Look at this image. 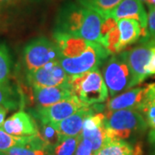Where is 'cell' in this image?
Returning a JSON list of instances; mask_svg holds the SVG:
<instances>
[{"label":"cell","mask_w":155,"mask_h":155,"mask_svg":"<svg viewBox=\"0 0 155 155\" xmlns=\"http://www.w3.org/2000/svg\"><path fill=\"white\" fill-rule=\"evenodd\" d=\"M148 143L150 145L151 155H155V129H151L148 134Z\"/></svg>","instance_id":"cell-30"},{"label":"cell","mask_w":155,"mask_h":155,"mask_svg":"<svg viewBox=\"0 0 155 155\" xmlns=\"http://www.w3.org/2000/svg\"><path fill=\"white\" fill-rule=\"evenodd\" d=\"M86 8L79 4L69 3L63 6L58 14L54 32L79 36L83 26Z\"/></svg>","instance_id":"cell-9"},{"label":"cell","mask_w":155,"mask_h":155,"mask_svg":"<svg viewBox=\"0 0 155 155\" xmlns=\"http://www.w3.org/2000/svg\"><path fill=\"white\" fill-rule=\"evenodd\" d=\"M67 78L68 74L61 67L60 61L49 62L27 73V80L32 87L58 86L66 83Z\"/></svg>","instance_id":"cell-8"},{"label":"cell","mask_w":155,"mask_h":155,"mask_svg":"<svg viewBox=\"0 0 155 155\" xmlns=\"http://www.w3.org/2000/svg\"><path fill=\"white\" fill-rule=\"evenodd\" d=\"M53 37L60 50L61 58H73L82 54L91 42L82 37L54 31Z\"/></svg>","instance_id":"cell-15"},{"label":"cell","mask_w":155,"mask_h":155,"mask_svg":"<svg viewBox=\"0 0 155 155\" xmlns=\"http://www.w3.org/2000/svg\"><path fill=\"white\" fill-rule=\"evenodd\" d=\"M139 111L143 115L147 126L155 129V84L147 85V92Z\"/></svg>","instance_id":"cell-21"},{"label":"cell","mask_w":155,"mask_h":155,"mask_svg":"<svg viewBox=\"0 0 155 155\" xmlns=\"http://www.w3.org/2000/svg\"><path fill=\"white\" fill-rule=\"evenodd\" d=\"M103 78L111 97L136 85L133 73L121 54L111 57L106 62L103 70Z\"/></svg>","instance_id":"cell-3"},{"label":"cell","mask_w":155,"mask_h":155,"mask_svg":"<svg viewBox=\"0 0 155 155\" xmlns=\"http://www.w3.org/2000/svg\"><path fill=\"white\" fill-rule=\"evenodd\" d=\"M147 72L148 74V76H152V75H155V48L153 54L151 57L148 66L147 67Z\"/></svg>","instance_id":"cell-31"},{"label":"cell","mask_w":155,"mask_h":155,"mask_svg":"<svg viewBox=\"0 0 155 155\" xmlns=\"http://www.w3.org/2000/svg\"><path fill=\"white\" fill-rule=\"evenodd\" d=\"M103 17L96 11L86 8V13L79 36L84 40L103 45L101 26Z\"/></svg>","instance_id":"cell-17"},{"label":"cell","mask_w":155,"mask_h":155,"mask_svg":"<svg viewBox=\"0 0 155 155\" xmlns=\"http://www.w3.org/2000/svg\"><path fill=\"white\" fill-rule=\"evenodd\" d=\"M147 36L142 40H153L155 41V7L149 8L147 15Z\"/></svg>","instance_id":"cell-28"},{"label":"cell","mask_w":155,"mask_h":155,"mask_svg":"<svg viewBox=\"0 0 155 155\" xmlns=\"http://www.w3.org/2000/svg\"><path fill=\"white\" fill-rule=\"evenodd\" d=\"M11 59L5 45H0V84L8 83L11 75Z\"/></svg>","instance_id":"cell-26"},{"label":"cell","mask_w":155,"mask_h":155,"mask_svg":"<svg viewBox=\"0 0 155 155\" xmlns=\"http://www.w3.org/2000/svg\"><path fill=\"white\" fill-rule=\"evenodd\" d=\"M67 83L72 94L84 107L101 104L109 97V91L98 69L82 74L68 75Z\"/></svg>","instance_id":"cell-1"},{"label":"cell","mask_w":155,"mask_h":155,"mask_svg":"<svg viewBox=\"0 0 155 155\" xmlns=\"http://www.w3.org/2000/svg\"><path fill=\"white\" fill-rule=\"evenodd\" d=\"M60 59V50L55 42L45 37H38L30 41L23 49V61L28 72L36 70Z\"/></svg>","instance_id":"cell-5"},{"label":"cell","mask_w":155,"mask_h":155,"mask_svg":"<svg viewBox=\"0 0 155 155\" xmlns=\"http://www.w3.org/2000/svg\"><path fill=\"white\" fill-rule=\"evenodd\" d=\"M8 109H6L4 106H0V127H2L4 122L5 121V117L8 113Z\"/></svg>","instance_id":"cell-32"},{"label":"cell","mask_w":155,"mask_h":155,"mask_svg":"<svg viewBox=\"0 0 155 155\" xmlns=\"http://www.w3.org/2000/svg\"><path fill=\"white\" fill-rule=\"evenodd\" d=\"M80 139V134L74 137H61L59 142L51 148L49 155H74Z\"/></svg>","instance_id":"cell-23"},{"label":"cell","mask_w":155,"mask_h":155,"mask_svg":"<svg viewBox=\"0 0 155 155\" xmlns=\"http://www.w3.org/2000/svg\"><path fill=\"white\" fill-rule=\"evenodd\" d=\"M140 147L134 148L126 140H112L104 145L95 155H137Z\"/></svg>","instance_id":"cell-20"},{"label":"cell","mask_w":155,"mask_h":155,"mask_svg":"<svg viewBox=\"0 0 155 155\" xmlns=\"http://www.w3.org/2000/svg\"><path fill=\"white\" fill-rule=\"evenodd\" d=\"M74 155H95V153L90 143L81 138Z\"/></svg>","instance_id":"cell-29"},{"label":"cell","mask_w":155,"mask_h":155,"mask_svg":"<svg viewBox=\"0 0 155 155\" xmlns=\"http://www.w3.org/2000/svg\"><path fill=\"white\" fill-rule=\"evenodd\" d=\"M108 17H113L116 21L121 19H134L138 21L142 30L141 38H147L148 17L140 0H122Z\"/></svg>","instance_id":"cell-11"},{"label":"cell","mask_w":155,"mask_h":155,"mask_svg":"<svg viewBox=\"0 0 155 155\" xmlns=\"http://www.w3.org/2000/svg\"><path fill=\"white\" fill-rule=\"evenodd\" d=\"M142 41V44L121 54V56L126 61L133 73L136 85L142 83L146 78L148 77L147 67L148 66L155 48V41L153 40Z\"/></svg>","instance_id":"cell-6"},{"label":"cell","mask_w":155,"mask_h":155,"mask_svg":"<svg viewBox=\"0 0 155 155\" xmlns=\"http://www.w3.org/2000/svg\"><path fill=\"white\" fill-rule=\"evenodd\" d=\"M80 136L90 143L95 153L107 142L105 114L101 111V109L86 117Z\"/></svg>","instance_id":"cell-10"},{"label":"cell","mask_w":155,"mask_h":155,"mask_svg":"<svg viewBox=\"0 0 155 155\" xmlns=\"http://www.w3.org/2000/svg\"><path fill=\"white\" fill-rule=\"evenodd\" d=\"M35 136H27V137L15 136L8 134L0 127V152L5 153L14 147L28 144Z\"/></svg>","instance_id":"cell-24"},{"label":"cell","mask_w":155,"mask_h":155,"mask_svg":"<svg viewBox=\"0 0 155 155\" xmlns=\"http://www.w3.org/2000/svg\"><path fill=\"white\" fill-rule=\"evenodd\" d=\"M80 5L96 11L101 17H106L110 15L122 0H77Z\"/></svg>","instance_id":"cell-22"},{"label":"cell","mask_w":155,"mask_h":155,"mask_svg":"<svg viewBox=\"0 0 155 155\" xmlns=\"http://www.w3.org/2000/svg\"><path fill=\"white\" fill-rule=\"evenodd\" d=\"M0 155H5V153H3V152H0Z\"/></svg>","instance_id":"cell-35"},{"label":"cell","mask_w":155,"mask_h":155,"mask_svg":"<svg viewBox=\"0 0 155 155\" xmlns=\"http://www.w3.org/2000/svg\"><path fill=\"white\" fill-rule=\"evenodd\" d=\"M97 104L89 107H83L72 116L62 120L61 122L52 124L61 137H74L81 134L84 122L86 117L98 110Z\"/></svg>","instance_id":"cell-13"},{"label":"cell","mask_w":155,"mask_h":155,"mask_svg":"<svg viewBox=\"0 0 155 155\" xmlns=\"http://www.w3.org/2000/svg\"><path fill=\"white\" fill-rule=\"evenodd\" d=\"M33 92L38 108L48 107L73 96L67 82L58 86L33 87Z\"/></svg>","instance_id":"cell-16"},{"label":"cell","mask_w":155,"mask_h":155,"mask_svg":"<svg viewBox=\"0 0 155 155\" xmlns=\"http://www.w3.org/2000/svg\"><path fill=\"white\" fill-rule=\"evenodd\" d=\"M51 148L40 135H37L28 144L14 147L5 153V155H49Z\"/></svg>","instance_id":"cell-19"},{"label":"cell","mask_w":155,"mask_h":155,"mask_svg":"<svg viewBox=\"0 0 155 155\" xmlns=\"http://www.w3.org/2000/svg\"><path fill=\"white\" fill-rule=\"evenodd\" d=\"M119 42H120V30L117 25L108 34L105 39L104 47L110 54H116L119 52L118 51Z\"/></svg>","instance_id":"cell-27"},{"label":"cell","mask_w":155,"mask_h":155,"mask_svg":"<svg viewBox=\"0 0 155 155\" xmlns=\"http://www.w3.org/2000/svg\"><path fill=\"white\" fill-rule=\"evenodd\" d=\"M11 0H0V4H4V3H7V2H10Z\"/></svg>","instance_id":"cell-33"},{"label":"cell","mask_w":155,"mask_h":155,"mask_svg":"<svg viewBox=\"0 0 155 155\" xmlns=\"http://www.w3.org/2000/svg\"><path fill=\"white\" fill-rule=\"evenodd\" d=\"M20 105V98L17 92L7 84H0V106L8 110H15Z\"/></svg>","instance_id":"cell-25"},{"label":"cell","mask_w":155,"mask_h":155,"mask_svg":"<svg viewBox=\"0 0 155 155\" xmlns=\"http://www.w3.org/2000/svg\"><path fill=\"white\" fill-rule=\"evenodd\" d=\"M1 128L15 136L27 137L39 135L36 122L29 114L22 110L7 118Z\"/></svg>","instance_id":"cell-12"},{"label":"cell","mask_w":155,"mask_h":155,"mask_svg":"<svg viewBox=\"0 0 155 155\" xmlns=\"http://www.w3.org/2000/svg\"><path fill=\"white\" fill-rule=\"evenodd\" d=\"M83 107L84 106L79 102V100L72 96L48 107L37 108L35 110H33L32 115L41 124H54L72 116Z\"/></svg>","instance_id":"cell-7"},{"label":"cell","mask_w":155,"mask_h":155,"mask_svg":"<svg viewBox=\"0 0 155 155\" xmlns=\"http://www.w3.org/2000/svg\"><path fill=\"white\" fill-rule=\"evenodd\" d=\"M110 54L105 47L91 41L82 54L73 58H61L59 61L68 75H77L98 69Z\"/></svg>","instance_id":"cell-4"},{"label":"cell","mask_w":155,"mask_h":155,"mask_svg":"<svg viewBox=\"0 0 155 155\" xmlns=\"http://www.w3.org/2000/svg\"><path fill=\"white\" fill-rule=\"evenodd\" d=\"M140 1H141V2H144L146 5H147V3L149 2V0H140Z\"/></svg>","instance_id":"cell-34"},{"label":"cell","mask_w":155,"mask_h":155,"mask_svg":"<svg viewBox=\"0 0 155 155\" xmlns=\"http://www.w3.org/2000/svg\"><path fill=\"white\" fill-rule=\"evenodd\" d=\"M147 92V85L145 87L131 89L117 95L108 101L106 104L107 111H116L127 109L139 110L146 98Z\"/></svg>","instance_id":"cell-14"},{"label":"cell","mask_w":155,"mask_h":155,"mask_svg":"<svg viewBox=\"0 0 155 155\" xmlns=\"http://www.w3.org/2000/svg\"><path fill=\"white\" fill-rule=\"evenodd\" d=\"M120 30V42L118 51L121 52L128 45L136 42L142 35V30L138 21L134 19H121L117 21Z\"/></svg>","instance_id":"cell-18"},{"label":"cell","mask_w":155,"mask_h":155,"mask_svg":"<svg viewBox=\"0 0 155 155\" xmlns=\"http://www.w3.org/2000/svg\"><path fill=\"white\" fill-rule=\"evenodd\" d=\"M107 142L112 140H127L142 134L147 127L143 115L137 110L107 111L105 114Z\"/></svg>","instance_id":"cell-2"}]
</instances>
